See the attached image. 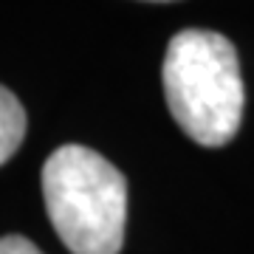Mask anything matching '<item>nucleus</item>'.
<instances>
[{
	"label": "nucleus",
	"instance_id": "nucleus-1",
	"mask_svg": "<svg viewBox=\"0 0 254 254\" xmlns=\"http://www.w3.org/2000/svg\"><path fill=\"white\" fill-rule=\"evenodd\" d=\"M167 108L200 147H223L243 119V79L237 51L223 34L184 28L164 57Z\"/></svg>",
	"mask_w": 254,
	"mask_h": 254
},
{
	"label": "nucleus",
	"instance_id": "nucleus-2",
	"mask_svg": "<svg viewBox=\"0 0 254 254\" xmlns=\"http://www.w3.org/2000/svg\"><path fill=\"white\" fill-rule=\"evenodd\" d=\"M51 226L71 254H119L127 223V181L102 153L63 144L43 164Z\"/></svg>",
	"mask_w": 254,
	"mask_h": 254
},
{
	"label": "nucleus",
	"instance_id": "nucleus-3",
	"mask_svg": "<svg viewBox=\"0 0 254 254\" xmlns=\"http://www.w3.org/2000/svg\"><path fill=\"white\" fill-rule=\"evenodd\" d=\"M26 136V110L17 96L0 85V164H6L17 153Z\"/></svg>",
	"mask_w": 254,
	"mask_h": 254
},
{
	"label": "nucleus",
	"instance_id": "nucleus-4",
	"mask_svg": "<svg viewBox=\"0 0 254 254\" xmlns=\"http://www.w3.org/2000/svg\"><path fill=\"white\" fill-rule=\"evenodd\" d=\"M0 254H43V252L28 237L6 235V237H0Z\"/></svg>",
	"mask_w": 254,
	"mask_h": 254
}]
</instances>
